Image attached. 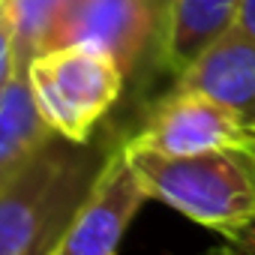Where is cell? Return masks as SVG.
Wrapping results in <instances>:
<instances>
[{
  "instance_id": "7c38bea8",
  "label": "cell",
  "mask_w": 255,
  "mask_h": 255,
  "mask_svg": "<svg viewBox=\"0 0 255 255\" xmlns=\"http://www.w3.org/2000/svg\"><path fill=\"white\" fill-rule=\"evenodd\" d=\"M243 246H246V249H249V252H255V231H252V234H249V237H246V240H243Z\"/></svg>"
},
{
  "instance_id": "4fadbf2b",
  "label": "cell",
  "mask_w": 255,
  "mask_h": 255,
  "mask_svg": "<svg viewBox=\"0 0 255 255\" xmlns=\"http://www.w3.org/2000/svg\"><path fill=\"white\" fill-rule=\"evenodd\" d=\"M3 3H6V0H0V9H3Z\"/></svg>"
},
{
  "instance_id": "3957f363",
  "label": "cell",
  "mask_w": 255,
  "mask_h": 255,
  "mask_svg": "<svg viewBox=\"0 0 255 255\" xmlns=\"http://www.w3.org/2000/svg\"><path fill=\"white\" fill-rule=\"evenodd\" d=\"M24 72L48 129L78 144L93 138V129L117 102L126 78V69L93 45L48 48L36 54Z\"/></svg>"
},
{
  "instance_id": "9c48e42d",
  "label": "cell",
  "mask_w": 255,
  "mask_h": 255,
  "mask_svg": "<svg viewBox=\"0 0 255 255\" xmlns=\"http://www.w3.org/2000/svg\"><path fill=\"white\" fill-rule=\"evenodd\" d=\"M54 132L39 117L27 72L18 69L0 90V186Z\"/></svg>"
},
{
  "instance_id": "ba28073f",
  "label": "cell",
  "mask_w": 255,
  "mask_h": 255,
  "mask_svg": "<svg viewBox=\"0 0 255 255\" xmlns=\"http://www.w3.org/2000/svg\"><path fill=\"white\" fill-rule=\"evenodd\" d=\"M240 9L243 0H162V63L180 75L210 42L237 24Z\"/></svg>"
},
{
  "instance_id": "5bb4252c",
  "label": "cell",
  "mask_w": 255,
  "mask_h": 255,
  "mask_svg": "<svg viewBox=\"0 0 255 255\" xmlns=\"http://www.w3.org/2000/svg\"><path fill=\"white\" fill-rule=\"evenodd\" d=\"M249 255H255V252H249Z\"/></svg>"
},
{
  "instance_id": "7a4b0ae2",
  "label": "cell",
  "mask_w": 255,
  "mask_h": 255,
  "mask_svg": "<svg viewBox=\"0 0 255 255\" xmlns=\"http://www.w3.org/2000/svg\"><path fill=\"white\" fill-rule=\"evenodd\" d=\"M123 150L153 201L231 243H243L255 231V144L192 156H165L129 141Z\"/></svg>"
},
{
  "instance_id": "5b68a950",
  "label": "cell",
  "mask_w": 255,
  "mask_h": 255,
  "mask_svg": "<svg viewBox=\"0 0 255 255\" xmlns=\"http://www.w3.org/2000/svg\"><path fill=\"white\" fill-rule=\"evenodd\" d=\"M162 0H66L45 51L60 45H93L129 72L147 39L159 30Z\"/></svg>"
},
{
  "instance_id": "277c9868",
  "label": "cell",
  "mask_w": 255,
  "mask_h": 255,
  "mask_svg": "<svg viewBox=\"0 0 255 255\" xmlns=\"http://www.w3.org/2000/svg\"><path fill=\"white\" fill-rule=\"evenodd\" d=\"M126 141L165 156H192L222 147H252L255 132L213 96L174 87L153 108L141 129Z\"/></svg>"
},
{
  "instance_id": "8fae6325",
  "label": "cell",
  "mask_w": 255,
  "mask_h": 255,
  "mask_svg": "<svg viewBox=\"0 0 255 255\" xmlns=\"http://www.w3.org/2000/svg\"><path fill=\"white\" fill-rule=\"evenodd\" d=\"M237 24H240V27H246L249 33H255V0H243V9H240Z\"/></svg>"
},
{
  "instance_id": "6da1fadb",
  "label": "cell",
  "mask_w": 255,
  "mask_h": 255,
  "mask_svg": "<svg viewBox=\"0 0 255 255\" xmlns=\"http://www.w3.org/2000/svg\"><path fill=\"white\" fill-rule=\"evenodd\" d=\"M111 147L51 135L0 186V255H54Z\"/></svg>"
},
{
  "instance_id": "8992f818",
  "label": "cell",
  "mask_w": 255,
  "mask_h": 255,
  "mask_svg": "<svg viewBox=\"0 0 255 255\" xmlns=\"http://www.w3.org/2000/svg\"><path fill=\"white\" fill-rule=\"evenodd\" d=\"M144 201H150V195L123 144L111 147L87 201L75 213L54 255H117Z\"/></svg>"
},
{
  "instance_id": "52a82bcc",
  "label": "cell",
  "mask_w": 255,
  "mask_h": 255,
  "mask_svg": "<svg viewBox=\"0 0 255 255\" xmlns=\"http://www.w3.org/2000/svg\"><path fill=\"white\" fill-rule=\"evenodd\" d=\"M177 87L213 96L255 132V33L228 27L177 75Z\"/></svg>"
},
{
  "instance_id": "30bf717a",
  "label": "cell",
  "mask_w": 255,
  "mask_h": 255,
  "mask_svg": "<svg viewBox=\"0 0 255 255\" xmlns=\"http://www.w3.org/2000/svg\"><path fill=\"white\" fill-rule=\"evenodd\" d=\"M15 72H18V60H15V27H12L9 6L3 3V9H0V90H3V84Z\"/></svg>"
}]
</instances>
